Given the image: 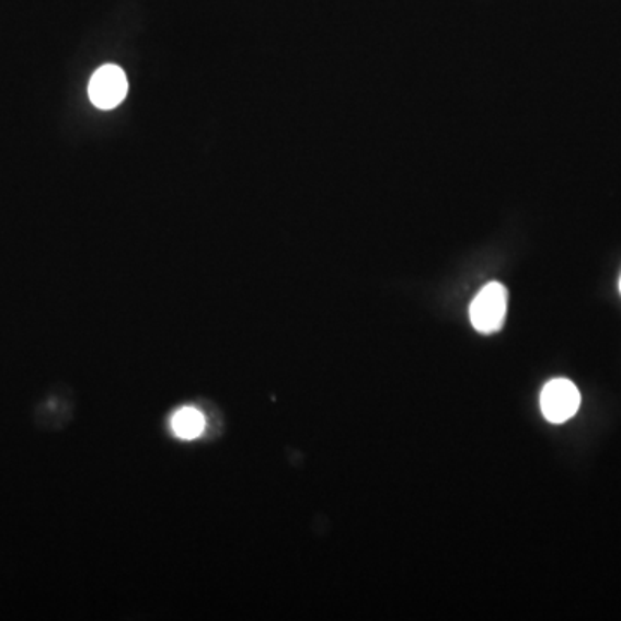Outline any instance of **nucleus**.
Instances as JSON below:
<instances>
[{"label":"nucleus","mask_w":621,"mask_h":621,"mask_svg":"<svg viewBox=\"0 0 621 621\" xmlns=\"http://www.w3.org/2000/svg\"><path fill=\"white\" fill-rule=\"evenodd\" d=\"M620 292H621V278H620Z\"/></svg>","instance_id":"5"},{"label":"nucleus","mask_w":621,"mask_h":621,"mask_svg":"<svg viewBox=\"0 0 621 621\" xmlns=\"http://www.w3.org/2000/svg\"><path fill=\"white\" fill-rule=\"evenodd\" d=\"M170 427L180 439H197L206 428V418L195 407H182L171 416Z\"/></svg>","instance_id":"4"},{"label":"nucleus","mask_w":621,"mask_h":621,"mask_svg":"<svg viewBox=\"0 0 621 621\" xmlns=\"http://www.w3.org/2000/svg\"><path fill=\"white\" fill-rule=\"evenodd\" d=\"M128 94V80L118 66H102L90 80V101L99 110L110 111L118 107Z\"/></svg>","instance_id":"3"},{"label":"nucleus","mask_w":621,"mask_h":621,"mask_svg":"<svg viewBox=\"0 0 621 621\" xmlns=\"http://www.w3.org/2000/svg\"><path fill=\"white\" fill-rule=\"evenodd\" d=\"M508 309V290L497 281L485 285L470 306L471 325L476 332L496 333L503 326Z\"/></svg>","instance_id":"1"},{"label":"nucleus","mask_w":621,"mask_h":621,"mask_svg":"<svg viewBox=\"0 0 621 621\" xmlns=\"http://www.w3.org/2000/svg\"><path fill=\"white\" fill-rule=\"evenodd\" d=\"M580 392L566 378H554L545 383L540 394V410L551 423H565L577 414L580 407Z\"/></svg>","instance_id":"2"}]
</instances>
